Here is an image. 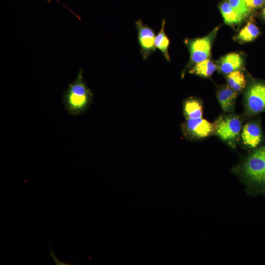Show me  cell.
Returning a JSON list of instances; mask_svg holds the SVG:
<instances>
[{"instance_id":"obj_1","label":"cell","mask_w":265,"mask_h":265,"mask_svg":"<svg viewBox=\"0 0 265 265\" xmlns=\"http://www.w3.org/2000/svg\"><path fill=\"white\" fill-rule=\"evenodd\" d=\"M237 169L247 192L265 194V145L256 149Z\"/></svg>"},{"instance_id":"obj_4","label":"cell","mask_w":265,"mask_h":265,"mask_svg":"<svg viewBox=\"0 0 265 265\" xmlns=\"http://www.w3.org/2000/svg\"><path fill=\"white\" fill-rule=\"evenodd\" d=\"M245 106L250 115L265 111V83L254 82L249 85L245 93Z\"/></svg>"},{"instance_id":"obj_13","label":"cell","mask_w":265,"mask_h":265,"mask_svg":"<svg viewBox=\"0 0 265 265\" xmlns=\"http://www.w3.org/2000/svg\"><path fill=\"white\" fill-rule=\"evenodd\" d=\"M216 69V65L207 59L195 63L189 72L201 77H209L212 76Z\"/></svg>"},{"instance_id":"obj_10","label":"cell","mask_w":265,"mask_h":265,"mask_svg":"<svg viewBox=\"0 0 265 265\" xmlns=\"http://www.w3.org/2000/svg\"><path fill=\"white\" fill-rule=\"evenodd\" d=\"M242 62V59L238 53H231L220 60L219 68L222 73L229 74L240 68Z\"/></svg>"},{"instance_id":"obj_6","label":"cell","mask_w":265,"mask_h":265,"mask_svg":"<svg viewBox=\"0 0 265 265\" xmlns=\"http://www.w3.org/2000/svg\"><path fill=\"white\" fill-rule=\"evenodd\" d=\"M185 134L188 137L200 139L210 136L215 130L214 123L202 118L186 119L183 125Z\"/></svg>"},{"instance_id":"obj_2","label":"cell","mask_w":265,"mask_h":265,"mask_svg":"<svg viewBox=\"0 0 265 265\" xmlns=\"http://www.w3.org/2000/svg\"><path fill=\"white\" fill-rule=\"evenodd\" d=\"M83 70L80 69L76 79L69 83L64 90L62 104L68 113L76 116L82 114L90 106L93 93L83 79Z\"/></svg>"},{"instance_id":"obj_11","label":"cell","mask_w":265,"mask_h":265,"mask_svg":"<svg viewBox=\"0 0 265 265\" xmlns=\"http://www.w3.org/2000/svg\"><path fill=\"white\" fill-rule=\"evenodd\" d=\"M184 114L186 119L202 118L203 106L198 99L190 98L184 104Z\"/></svg>"},{"instance_id":"obj_17","label":"cell","mask_w":265,"mask_h":265,"mask_svg":"<svg viewBox=\"0 0 265 265\" xmlns=\"http://www.w3.org/2000/svg\"><path fill=\"white\" fill-rule=\"evenodd\" d=\"M232 7L243 18L247 17L250 13V7L245 0H228Z\"/></svg>"},{"instance_id":"obj_16","label":"cell","mask_w":265,"mask_h":265,"mask_svg":"<svg viewBox=\"0 0 265 265\" xmlns=\"http://www.w3.org/2000/svg\"><path fill=\"white\" fill-rule=\"evenodd\" d=\"M259 34V28L253 23L249 22L238 33L237 39L242 42H250Z\"/></svg>"},{"instance_id":"obj_7","label":"cell","mask_w":265,"mask_h":265,"mask_svg":"<svg viewBox=\"0 0 265 265\" xmlns=\"http://www.w3.org/2000/svg\"><path fill=\"white\" fill-rule=\"evenodd\" d=\"M138 32V40L140 46V53L144 60L156 51L155 35L153 29L143 24L141 20L135 22Z\"/></svg>"},{"instance_id":"obj_9","label":"cell","mask_w":265,"mask_h":265,"mask_svg":"<svg viewBox=\"0 0 265 265\" xmlns=\"http://www.w3.org/2000/svg\"><path fill=\"white\" fill-rule=\"evenodd\" d=\"M237 96L238 92L229 86L223 87L219 90L217 97L224 112H230L233 109Z\"/></svg>"},{"instance_id":"obj_12","label":"cell","mask_w":265,"mask_h":265,"mask_svg":"<svg viewBox=\"0 0 265 265\" xmlns=\"http://www.w3.org/2000/svg\"><path fill=\"white\" fill-rule=\"evenodd\" d=\"M219 9L225 23L228 25L238 24L243 19L232 7L228 1L222 2L219 6Z\"/></svg>"},{"instance_id":"obj_18","label":"cell","mask_w":265,"mask_h":265,"mask_svg":"<svg viewBox=\"0 0 265 265\" xmlns=\"http://www.w3.org/2000/svg\"><path fill=\"white\" fill-rule=\"evenodd\" d=\"M51 255H52V256L54 260V262H55V263L56 264V265H68V264H62L63 263H61V262L59 261L58 259L56 258V257L55 256V255L53 254V253L52 252H51Z\"/></svg>"},{"instance_id":"obj_5","label":"cell","mask_w":265,"mask_h":265,"mask_svg":"<svg viewBox=\"0 0 265 265\" xmlns=\"http://www.w3.org/2000/svg\"><path fill=\"white\" fill-rule=\"evenodd\" d=\"M217 29L218 28L214 29L211 33L204 37L186 41L190 52L191 63L202 61L210 57L212 42L215 37Z\"/></svg>"},{"instance_id":"obj_19","label":"cell","mask_w":265,"mask_h":265,"mask_svg":"<svg viewBox=\"0 0 265 265\" xmlns=\"http://www.w3.org/2000/svg\"><path fill=\"white\" fill-rule=\"evenodd\" d=\"M262 17L265 20V7L263 8L262 13Z\"/></svg>"},{"instance_id":"obj_3","label":"cell","mask_w":265,"mask_h":265,"mask_svg":"<svg viewBox=\"0 0 265 265\" xmlns=\"http://www.w3.org/2000/svg\"><path fill=\"white\" fill-rule=\"evenodd\" d=\"M214 123L215 133L234 148L241 130L242 124L239 117L233 115L222 116Z\"/></svg>"},{"instance_id":"obj_8","label":"cell","mask_w":265,"mask_h":265,"mask_svg":"<svg viewBox=\"0 0 265 265\" xmlns=\"http://www.w3.org/2000/svg\"><path fill=\"white\" fill-rule=\"evenodd\" d=\"M241 137L243 144L247 148L254 149L261 143L263 134L261 126L257 122H250L242 129Z\"/></svg>"},{"instance_id":"obj_15","label":"cell","mask_w":265,"mask_h":265,"mask_svg":"<svg viewBox=\"0 0 265 265\" xmlns=\"http://www.w3.org/2000/svg\"><path fill=\"white\" fill-rule=\"evenodd\" d=\"M227 81L229 86L237 92L242 90L245 87L246 80L244 74L238 70L229 73Z\"/></svg>"},{"instance_id":"obj_14","label":"cell","mask_w":265,"mask_h":265,"mask_svg":"<svg viewBox=\"0 0 265 265\" xmlns=\"http://www.w3.org/2000/svg\"><path fill=\"white\" fill-rule=\"evenodd\" d=\"M165 20L163 19L162 21L160 30L155 36V45L156 48L161 52L165 59L168 61H170V57L168 53V47L170 42L165 33Z\"/></svg>"}]
</instances>
